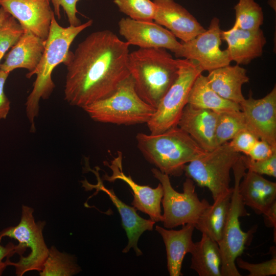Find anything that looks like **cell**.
<instances>
[{
    "mask_svg": "<svg viewBox=\"0 0 276 276\" xmlns=\"http://www.w3.org/2000/svg\"><path fill=\"white\" fill-rule=\"evenodd\" d=\"M176 79L160 100L155 111L147 123L151 134H158L177 126L196 78L203 71L192 60L178 59Z\"/></svg>",
    "mask_w": 276,
    "mask_h": 276,
    "instance_id": "cell-9",
    "label": "cell"
},
{
    "mask_svg": "<svg viewBox=\"0 0 276 276\" xmlns=\"http://www.w3.org/2000/svg\"><path fill=\"white\" fill-rule=\"evenodd\" d=\"M23 32L24 29L12 16L0 27V62L6 52L19 40Z\"/></svg>",
    "mask_w": 276,
    "mask_h": 276,
    "instance_id": "cell-31",
    "label": "cell"
},
{
    "mask_svg": "<svg viewBox=\"0 0 276 276\" xmlns=\"http://www.w3.org/2000/svg\"><path fill=\"white\" fill-rule=\"evenodd\" d=\"M190 268L199 276H221L222 259L218 243L205 234L195 242Z\"/></svg>",
    "mask_w": 276,
    "mask_h": 276,
    "instance_id": "cell-25",
    "label": "cell"
},
{
    "mask_svg": "<svg viewBox=\"0 0 276 276\" xmlns=\"http://www.w3.org/2000/svg\"><path fill=\"white\" fill-rule=\"evenodd\" d=\"M242 158L246 170L261 175L276 177V154L259 160L251 159L245 155H242Z\"/></svg>",
    "mask_w": 276,
    "mask_h": 276,
    "instance_id": "cell-33",
    "label": "cell"
},
{
    "mask_svg": "<svg viewBox=\"0 0 276 276\" xmlns=\"http://www.w3.org/2000/svg\"><path fill=\"white\" fill-rule=\"evenodd\" d=\"M218 113L209 109L199 108L187 104L177 126L189 134L205 151L217 147L215 130Z\"/></svg>",
    "mask_w": 276,
    "mask_h": 276,
    "instance_id": "cell-18",
    "label": "cell"
},
{
    "mask_svg": "<svg viewBox=\"0 0 276 276\" xmlns=\"http://www.w3.org/2000/svg\"><path fill=\"white\" fill-rule=\"evenodd\" d=\"M206 78L211 87L223 98L238 104L245 99L242 87L249 78L246 70L240 65L215 69L209 72Z\"/></svg>",
    "mask_w": 276,
    "mask_h": 276,
    "instance_id": "cell-23",
    "label": "cell"
},
{
    "mask_svg": "<svg viewBox=\"0 0 276 276\" xmlns=\"http://www.w3.org/2000/svg\"><path fill=\"white\" fill-rule=\"evenodd\" d=\"M119 11L130 18L153 21L156 6L151 0H113Z\"/></svg>",
    "mask_w": 276,
    "mask_h": 276,
    "instance_id": "cell-30",
    "label": "cell"
},
{
    "mask_svg": "<svg viewBox=\"0 0 276 276\" xmlns=\"http://www.w3.org/2000/svg\"><path fill=\"white\" fill-rule=\"evenodd\" d=\"M0 6L17 20L24 30L47 40L54 14L49 0H0Z\"/></svg>",
    "mask_w": 276,
    "mask_h": 276,
    "instance_id": "cell-15",
    "label": "cell"
},
{
    "mask_svg": "<svg viewBox=\"0 0 276 276\" xmlns=\"http://www.w3.org/2000/svg\"><path fill=\"white\" fill-rule=\"evenodd\" d=\"M276 154V147L262 140H258L251 148L247 156L251 159L259 160Z\"/></svg>",
    "mask_w": 276,
    "mask_h": 276,
    "instance_id": "cell-36",
    "label": "cell"
},
{
    "mask_svg": "<svg viewBox=\"0 0 276 276\" xmlns=\"http://www.w3.org/2000/svg\"><path fill=\"white\" fill-rule=\"evenodd\" d=\"M235 21L233 26L254 31L260 28L264 20L262 7L255 0H239L234 7Z\"/></svg>",
    "mask_w": 276,
    "mask_h": 276,
    "instance_id": "cell-29",
    "label": "cell"
},
{
    "mask_svg": "<svg viewBox=\"0 0 276 276\" xmlns=\"http://www.w3.org/2000/svg\"><path fill=\"white\" fill-rule=\"evenodd\" d=\"M112 171L111 175L105 174L103 176L105 180L113 182L119 179L125 182L130 187L133 195L131 204L136 209L148 215L150 219L155 222H162L163 215L160 203L163 191L159 183L155 188L148 186L140 185L136 183L130 175H126L123 171L122 153L118 152V156L110 161V164L104 162Z\"/></svg>",
    "mask_w": 276,
    "mask_h": 276,
    "instance_id": "cell-14",
    "label": "cell"
},
{
    "mask_svg": "<svg viewBox=\"0 0 276 276\" xmlns=\"http://www.w3.org/2000/svg\"><path fill=\"white\" fill-rule=\"evenodd\" d=\"M241 155L228 142L186 165L183 172L198 186L207 188L215 200L232 189L230 172Z\"/></svg>",
    "mask_w": 276,
    "mask_h": 276,
    "instance_id": "cell-8",
    "label": "cell"
},
{
    "mask_svg": "<svg viewBox=\"0 0 276 276\" xmlns=\"http://www.w3.org/2000/svg\"><path fill=\"white\" fill-rule=\"evenodd\" d=\"M222 40L227 44L231 61L239 65H246L262 55L266 39L260 28L254 31L245 30L233 27L221 31Z\"/></svg>",
    "mask_w": 276,
    "mask_h": 276,
    "instance_id": "cell-19",
    "label": "cell"
},
{
    "mask_svg": "<svg viewBox=\"0 0 276 276\" xmlns=\"http://www.w3.org/2000/svg\"><path fill=\"white\" fill-rule=\"evenodd\" d=\"M246 128L259 140L276 147V86L263 98L248 97L239 104Z\"/></svg>",
    "mask_w": 276,
    "mask_h": 276,
    "instance_id": "cell-12",
    "label": "cell"
},
{
    "mask_svg": "<svg viewBox=\"0 0 276 276\" xmlns=\"http://www.w3.org/2000/svg\"><path fill=\"white\" fill-rule=\"evenodd\" d=\"M272 258L270 260L260 263H251L244 261L240 257L236 258L235 264L241 269L248 271V276H270L276 274L275 248L270 247Z\"/></svg>",
    "mask_w": 276,
    "mask_h": 276,
    "instance_id": "cell-32",
    "label": "cell"
},
{
    "mask_svg": "<svg viewBox=\"0 0 276 276\" xmlns=\"http://www.w3.org/2000/svg\"><path fill=\"white\" fill-rule=\"evenodd\" d=\"M81 271L76 258L70 254L59 251L55 246L50 249L41 271L40 276H71Z\"/></svg>",
    "mask_w": 276,
    "mask_h": 276,
    "instance_id": "cell-27",
    "label": "cell"
},
{
    "mask_svg": "<svg viewBox=\"0 0 276 276\" xmlns=\"http://www.w3.org/2000/svg\"><path fill=\"white\" fill-rule=\"evenodd\" d=\"M135 139L146 160L169 176L181 175L186 165L207 152L178 126L158 134L137 133Z\"/></svg>",
    "mask_w": 276,
    "mask_h": 276,
    "instance_id": "cell-4",
    "label": "cell"
},
{
    "mask_svg": "<svg viewBox=\"0 0 276 276\" xmlns=\"http://www.w3.org/2000/svg\"><path fill=\"white\" fill-rule=\"evenodd\" d=\"M11 16L3 8H0V27L6 23Z\"/></svg>",
    "mask_w": 276,
    "mask_h": 276,
    "instance_id": "cell-40",
    "label": "cell"
},
{
    "mask_svg": "<svg viewBox=\"0 0 276 276\" xmlns=\"http://www.w3.org/2000/svg\"><path fill=\"white\" fill-rule=\"evenodd\" d=\"M129 44L108 30L89 34L63 63L64 100L82 108L113 94L130 76Z\"/></svg>",
    "mask_w": 276,
    "mask_h": 276,
    "instance_id": "cell-1",
    "label": "cell"
},
{
    "mask_svg": "<svg viewBox=\"0 0 276 276\" xmlns=\"http://www.w3.org/2000/svg\"><path fill=\"white\" fill-rule=\"evenodd\" d=\"M244 129L247 128L241 110L218 112L215 130L216 146L231 141L237 133Z\"/></svg>",
    "mask_w": 276,
    "mask_h": 276,
    "instance_id": "cell-28",
    "label": "cell"
},
{
    "mask_svg": "<svg viewBox=\"0 0 276 276\" xmlns=\"http://www.w3.org/2000/svg\"><path fill=\"white\" fill-rule=\"evenodd\" d=\"M33 212V208L22 205L19 223L0 232V242L5 237L14 239L19 242L16 246L17 254L20 256L19 260L14 263L7 258L8 266L15 267L18 276H22L30 271H41L49 254V249L42 233L45 222H35Z\"/></svg>",
    "mask_w": 276,
    "mask_h": 276,
    "instance_id": "cell-7",
    "label": "cell"
},
{
    "mask_svg": "<svg viewBox=\"0 0 276 276\" xmlns=\"http://www.w3.org/2000/svg\"><path fill=\"white\" fill-rule=\"evenodd\" d=\"M82 109L96 122L126 126L147 124L156 110L138 95L130 75L110 96Z\"/></svg>",
    "mask_w": 276,
    "mask_h": 276,
    "instance_id": "cell-5",
    "label": "cell"
},
{
    "mask_svg": "<svg viewBox=\"0 0 276 276\" xmlns=\"http://www.w3.org/2000/svg\"><path fill=\"white\" fill-rule=\"evenodd\" d=\"M234 185L231 199L230 207L221 239L218 243L222 259L221 276H241L235 264L236 258L243 252L250 244L256 228L247 232L240 226L239 218L249 216L239 193V185L246 170L242 155L232 168Z\"/></svg>",
    "mask_w": 276,
    "mask_h": 276,
    "instance_id": "cell-6",
    "label": "cell"
},
{
    "mask_svg": "<svg viewBox=\"0 0 276 276\" xmlns=\"http://www.w3.org/2000/svg\"><path fill=\"white\" fill-rule=\"evenodd\" d=\"M45 40L31 31L24 30L17 42L7 54L0 70L10 73L16 68H25L29 72L26 77L31 78L40 62L44 50Z\"/></svg>",
    "mask_w": 276,
    "mask_h": 276,
    "instance_id": "cell-20",
    "label": "cell"
},
{
    "mask_svg": "<svg viewBox=\"0 0 276 276\" xmlns=\"http://www.w3.org/2000/svg\"><path fill=\"white\" fill-rule=\"evenodd\" d=\"M151 172L163 188L161 202L164 208L162 222L165 228L171 229L188 223L195 225L210 203L205 199H199L193 180L187 178L183 183V192L179 193L172 187L169 175L157 168L152 169Z\"/></svg>",
    "mask_w": 276,
    "mask_h": 276,
    "instance_id": "cell-10",
    "label": "cell"
},
{
    "mask_svg": "<svg viewBox=\"0 0 276 276\" xmlns=\"http://www.w3.org/2000/svg\"><path fill=\"white\" fill-rule=\"evenodd\" d=\"M178 65V59L163 48H139L128 57L127 66L136 93L155 109L176 79Z\"/></svg>",
    "mask_w": 276,
    "mask_h": 276,
    "instance_id": "cell-3",
    "label": "cell"
},
{
    "mask_svg": "<svg viewBox=\"0 0 276 276\" xmlns=\"http://www.w3.org/2000/svg\"><path fill=\"white\" fill-rule=\"evenodd\" d=\"M258 140L259 139L251 131L247 129H244L237 133L228 143L235 151L247 155Z\"/></svg>",
    "mask_w": 276,
    "mask_h": 276,
    "instance_id": "cell-34",
    "label": "cell"
},
{
    "mask_svg": "<svg viewBox=\"0 0 276 276\" xmlns=\"http://www.w3.org/2000/svg\"><path fill=\"white\" fill-rule=\"evenodd\" d=\"M219 22L218 18H213L208 29L187 42H181L175 56L194 60L203 71L209 72L229 65L231 60L227 50L220 48L222 30Z\"/></svg>",
    "mask_w": 276,
    "mask_h": 276,
    "instance_id": "cell-11",
    "label": "cell"
},
{
    "mask_svg": "<svg viewBox=\"0 0 276 276\" xmlns=\"http://www.w3.org/2000/svg\"><path fill=\"white\" fill-rule=\"evenodd\" d=\"M239 193L245 205L263 215L276 202V183L247 170L239 183Z\"/></svg>",
    "mask_w": 276,
    "mask_h": 276,
    "instance_id": "cell-21",
    "label": "cell"
},
{
    "mask_svg": "<svg viewBox=\"0 0 276 276\" xmlns=\"http://www.w3.org/2000/svg\"><path fill=\"white\" fill-rule=\"evenodd\" d=\"M265 226L272 227L275 232L276 228V202L273 203L263 215Z\"/></svg>",
    "mask_w": 276,
    "mask_h": 276,
    "instance_id": "cell-39",
    "label": "cell"
},
{
    "mask_svg": "<svg viewBox=\"0 0 276 276\" xmlns=\"http://www.w3.org/2000/svg\"><path fill=\"white\" fill-rule=\"evenodd\" d=\"M93 24V20L90 19L78 26L70 25L63 27L58 23L55 14L53 15L43 53L31 75L35 74L36 78L25 104L31 132H34L36 130L34 122L39 113L40 99H49L55 87L52 79L54 69L59 64L65 62L70 47L75 38Z\"/></svg>",
    "mask_w": 276,
    "mask_h": 276,
    "instance_id": "cell-2",
    "label": "cell"
},
{
    "mask_svg": "<svg viewBox=\"0 0 276 276\" xmlns=\"http://www.w3.org/2000/svg\"><path fill=\"white\" fill-rule=\"evenodd\" d=\"M195 225L188 223L181 229L174 230L164 228L158 225L155 230L161 235L166 247L167 269L170 276H181L182 263L185 255L191 253L195 242L192 236Z\"/></svg>",
    "mask_w": 276,
    "mask_h": 276,
    "instance_id": "cell-22",
    "label": "cell"
},
{
    "mask_svg": "<svg viewBox=\"0 0 276 276\" xmlns=\"http://www.w3.org/2000/svg\"><path fill=\"white\" fill-rule=\"evenodd\" d=\"M54 13L58 19L61 18L60 7L64 10L70 26H78L82 23L77 16V4L80 0H51Z\"/></svg>",
    "mask_w": 276,
    "mask_h": 276,
    "instance_id": "cell-35",
    "label": "cell"
},
{
    "mask_svg": "<svg viewBox=\"0 0 276 276\" xmlns=\"http://www.w3.org/2000/svg\"><path fill=\"white\" fill-rule=\"evenodd\" d=\"M191 106L215 112L241 110L239 104L220 97L210 86L206 76L200 74L194 81L188 97Z\"/></svg>",
    "mask_w": 276,
    "mask_h": 276,
    "instance_id": "cell-26",
    "label": "cell"
},
{
    "mask_svg": "<svg viewBox=\"0 0 276 276\" xmlns=\"http://www.w3.org/2000/svg\"><path fill=\"white\" fill-rule=\"evenodd\" d=\"M120 34L129 45L139 48H163L174 53L180 47L176 37L168 29L154 21L122 18L118 22Z\"/></svg>",
    "mask_w": 276,
    "mask_h": 276,
    "instance_id": "cell-13",
    "label": "cell"
},
{
    "mask_svg": "<svg viewBox=\"0 0 276 276\" xmlns=\"http://www.w3.org/2000/svg\"><path fill=\"white\" fill-rule=\"evenodd\" d=\"M94 172L97 177V183L92 185L84 180L82 181L83 186L88 190L95 189L97 192L102 191L107 194L120 215L122 225L128 237V244L122 252L127 253L132 248L136 256L142 255L143 253L137 246L139 239L145 231L153 229L155 222L151 219H145L139 216L134 206L125 203L116 196L112 189H108L103 185L98 171Z\"/></svg>",
    "mask_w": 276,
    "mask_h": 276,
    "instance_id": "cell-17",
    "label": "cell"
},
{
    "mask_svg": "<svg viewBox=\"0 0 276 276\" xmlns=\"http://www.w3.org/2000/svg\"><path fill=\"white\" fill-rule=\"evenodd\" d=\"M152 1L156 6L153 21L182 42H187L205 30L191 13L174 0Z\"/></svg>",
    "mask_w": 276,
    "mask_h": 276,
    "instance_id": "cell-16",
    "label": "cell"
},
{
    "mask_svg": "<svg viewBox=\"0 0 276 276\" xmlns=\"http://www.w3.org/2000/svg\"><path fill=\"white\" fill-rule=\"evenodd\" d=\"M15 254H17L16 245H14L12 242H9L4 246L0 243V275H2L3 271L8 266L7 259L4 262V259L6 257L10 258Z\"/></svg>",
    "mask_w": 276,
    "mask_h": 276,
    "instance_id": "cell-38",
    "label": "cell"
},
{
    "mask_svg": "<svg viewBox=\"0 0 276 276\" xmlns=\"http://www.w3.org/2000/svg\"><path fill=\"white\" fill-rule=\"evenodd\" d=\"M9 74L0 70V120L6 119L10 109V102L4 93V85Z\"/></svg>",
    "mask_w": 276,
    "mask_h": 276,
    "instance_id": "cell-37",
    "label": "cell"
},
{
    "mask_svg": "<svg viewBox=\"0 0 276 276\" xmlns=\"http://www.w3.org/2000/svg\"><path fill=\"white\" fill-rule=\"evenodd\" d=\"M233 187L227 193L214 200L202 213L195 224V228L205 234L218 243L221 239L227 217Z\"/></svg>",
    "mask_w": 276,
    "mask_h": 276,
    "instance_id": "cell-24",
    "label": "cell"
}]
</instances>
